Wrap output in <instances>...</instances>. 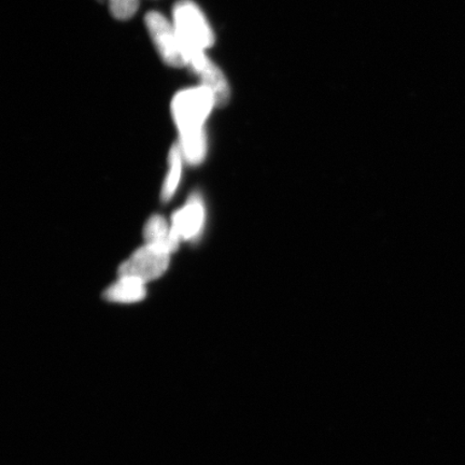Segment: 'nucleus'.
<instances>
[{"mask_svg": "<svg viewBox=\"0 0 465 465\" xmlns=\"http://www.w3.org/2000/svg\"><path fill=\"white\" fill-rule=\"evenodd\" d=\"M200 78L201 85L213 93L217 107L228 104L231 96L230 85L223 71L213 61L208 60L194 73Z\"/></svg>", "mask_w": 465, "mask_h": 465, "instance_id": "obj_6", "label": "nucleus"}, {"mask_svg": "<svg viewBox=\"0 0 465 465\" xmlns=\"http://www.w3.org/2000/svg\"><path fill=\"white\" fill-rule=\"evenodd\" d=\"M145 294L147 290L141 279L120 276L118 282L104 291V299L115 303H135L143 300Z\"/></svg>", "mask_w": 465, "mask_h": 465, "instance_id": "obj_8", "label": "nucleus"}, {"mask_svg": "<svg viewBox=\"0 0 465 465\" xmlns=\"http://www.w3.org/2000/svg\"><path fill=\"white\" fill-rule=\"evenodd\" d=\"M205 205L199 193H193L178 212L173 213L172 229L180 241H193L200 236L205 224Z\"/></svg>", "mask_w": 465, "mask_h": 465, "instance_id": "obj_5", "label": "nucleus"}, {"mask_svg": "<svg viewBox=\"0 0 465 465\" xmlns=\"http://www.w3.org/2000/svg\"><path fill=\"white\" fill-rule=\"evenodd\" d=\"M173 25L182 44L187 67L195 73L208 60L206 50L214 44V34L205 15L192 0H179L173 9Z\"/></svg>", "mask_w": 465, "mask_h": 465, "instance_id": "obj_2", "label": "nucleus"}, {"mask_svg": "<svg viewBox=\"0 0 465 465\" xmlns=\"http://www.w3.org/2000/svg\"><path fill=\"white\" fill-rule=\"evenodd\" d=\"M183 154L179 143H174L168 155V173L165 183L163 184L161 199L163 202H168L173 199L176 193L180 178H182Z\"/></svg>", "mask_w": 465, "mask_h": 465, "instance_id": "obj_9", "label": "nucleus"}, {"mask_svg": "<svg viewBox=\"0 0 465 465\" xmlns=\"http://www.w3.org/2000/svg\"><path fill=\"white\" fill-rule=\"evenodd\" d=\"M110 13L114 19L126 21L137 13L139 0H108Z\"/></svg>", "mask_w": 465, "mask_h": 465, "instance_id": "obj_10", "label": "nucleus"}, {"mask_svg": "<svg viewBox=\"0 0 465 465\" xmlns=\"http://www.w3.org/2000/svg\"><path fill=\"white\" fill-rule=\"evenodd\" d=\"M144 20L163 62L173 68L187 67V60L173 23L156 11H151Z\"/></svg>", "mask_w": 465, "mask_h": 465, "instance_id": "obj_3", "label": "nucleus"}, {"mask_svg": "<svg viewBox=\"0 0 465 465\" xmlns=\"http://www.w3.org/2000/svg\"><path fill=\"white\" fill-rule=\"evenodd\" d=\"M143 236L147 245L164 250L171 254L176 252L182 242L173 232L172 226H168L166 220L159 214L148 220L144 226Z\"/></svg>", "mask_w": 465, "mask_h": 465, "instance_id": "obj_7", "label": "nucleus"}, {"mask_svg": "<svg viewBox=\"0 0 465 465\" xmlns=\"http://www.w3.org/2000/svg\"><path fill=\"white\" fill-rule=\"evenodd\" d=\"M170 261L171 253L145 243L120 266L119 275L141 279L145 283L164 274Z\"/></svg>", "mask_w": 465, "mask_h": 465, "instance_id": "obj_4", "label": "nucleus"}, {"mask_svg": "<svg viewBox=\"0 0 465 465\" xmlns=\"http://www.w3.org/2000/svg\"><path fill=\"white\" fill-rule=\"evenodd\" d=\"M213 93L203 85L177 93L172 102V114L179 132V145L191 165H199L207 154L206 121L216 108Z\"/></svg>", "mask_w": 465, "mask_h": 465, "instance_id": "obj_1", "label": "nucleus"}]
</instances>
